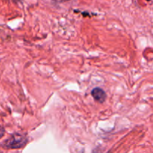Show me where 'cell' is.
Instances as JSON below:
<instances>
[{
  "label": "cell",
  "instance_id": "cell-1",
  "mask_svg": "<svg viewBox=\"0 0 153 153\" xmlns=\"http://www.w3.org/2000/svg\"><path fill=\"white\" fill-rule=\"evenodd\" d=\"M27 139L22 134H15L7 139L4 143V146L7 148L16 149L23 146L26 143Z\"/></svg>",
  "mask_w": 153,
  "mask_h": 153
},
{
  "label": "cell",
  "instance_id": "cell-2",
  "mask_svg": "<svg viewBox=\"0 0 153 153\" xmlns=\"http://www.w3.org/2000/svg\"><path fill=\"white\" fill-rule=\"evenodd\" d=\"M91 95L94 97L96 101L100 103L104 102L106 100V94L102 89L100 88H96L91 91Z\"/></svg>",
  "mask_w": 153,
  "mask_h": 153
},
{
  "label": "cell",
  "instance_id": "cell-3",
  "mask_svg": "<svg viewBox=\"0 0 153 153\" xmlns=\"http://www.w3.org/2000/svg\"><path fill=\"white\" fill-rule=\"evenodd\" d=\"M4 128L1 126H0V138H1L3 135H4Z\"/></svg>",
  "mask_w": 153,
  "mask_h": 153
},
{
  "label": "cell",
  "instance_id": "cell-4",
  "mask_svg": "<svg viewBox=\"0 0 153 153\" xmlns=\"http://www.w3.org/2000/svg\"><path fill=\"white\" fill-rule=\"evenodd\" d=\"M53 1H57V2H63V1H69V0H53Z\"/></svg>",
  "mask_w": 153,
  "mask_h": 153
},
{
  "label": "cell",
  "instance_id": "cell-5",
  "mask_svg": "<svg viewBox=\"0 0 153 153\" xmlns=\"http://www.w3.org/2000/svg\"><path fill=\"white\" fill-rule=\"evenodd\" d=\"M147 1H150V0H147Z\"/></svg>",
  "mask_w": 153,
  "mask_h": 153
}]
</instances>
